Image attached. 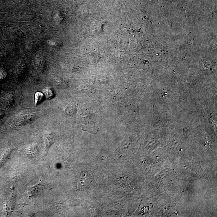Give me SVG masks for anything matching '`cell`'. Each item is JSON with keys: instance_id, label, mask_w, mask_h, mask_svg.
Wrapping results in <instances>:
<instances>
[{"instance_id": "1", "label": "cell", "mask_w": 217, "mask_h": 217, "mask_svg": "<svg viewBox=\"0 0 217 217\" xmlns=\"http://www.w3.org/2000/svg\"><path fill=\"white\" fill-rule=\"evenodd\" d=\"M82 130L96 134L99 131L96 126L95 118L93 115H90L84 118L82 125Z\"/></svg>"}, {"instance_id": "2", "label": "cell", "mask_w": 217, "mask_h": 217, "mask_svg": "<svg viewBox=\"0 0 217 217\" xmlns=\"http://www.w3.org/2000/svg\"><path fill=\"white\" fill-rule=\"evenodd\" d=\"M1 102L4 106L7 107H10L13 104V95L10 93L4 94L2 97Z\"/></svg>"}, {"instance_id": "3", "label": "cell", "mask_w": 217, "mask_h": 217, "mask_svg": "<svg viewBox=\"0 0 217 217\" xmlns=\"http://www.w3.org/2000/svg\"><path fill=\"white\" fill-rule=\"evenodd\" d=\"M34 116L32 115H25L18 118V123L25 124L30 122L34 119Z\"/></svg>"}, {"instance_id": "4", "label": "cell", "mask_w": 217, "mask_h": 217, "mask_svg": "<svg viewBox=\"0 0 217 217\" xmlns=\"http://www.w3.org/2000/svg\"><path fill=\"white\" fill-rule=\"evenodd\" d=\"M45 143L46 148H49L54 141V136L50 133L46 132L44 135Z\"/></svg>"}, {"instance_id": "5", "label": "cell", "mask_w": 217, "mask_h": 217, "mask_svg": "<svg viewBox=\"0 0 217 217\" xmlns=\"http://www.w3.org/2000/svg\"><path fill=\"white\" fill-rule=\"evenodd\" d=\"M45 96L43 92H37L34 95V102L35 105L40 104L45 99Z\"/></svg>"}, {"instance_id": "6", "label": "cell", "mask_w": 217, "mask_h": 217, "mask_svg": "<svg viewBox=\"0 0 217 217\" xmlns=\"http://www.w3.org/2000/svg\"><path fill=\"white\" fill-rule=\"evenodd\" d=\"M43 93L45 98L47 99H51L54 96L53 90L50 88H46L43 89Z\"/></svg>"}, {"instance_id": "7", "label": "cell", "mask_w": 217, "mask_h": 217, "mask_svg": "<svg viewBox=\"0 0 217 217\" xmlns=\"http://www.w3.org/2000/svg\"><path fill=\"white\" fill-rule=\"evenodd\" d=\"M35 65L38 71H43L45 65L44 59L42 58H38L35 62Z\"/></svg>"}, {"instance_id": "8", "label": "cell", "mask_w": 217, "mask_h": 217, "mask_svg": "<svg viewBox=\"0 0 217 217\" xmlns=\"http://www.w3.org/2000/svg\"><path fill=\"white\" fill-rule=\"evenodd\" d=\"M7 73L4 70H0V82L4 80L6 77Z\"/></svg>"}, {"instance_id": "9", "label": "cell", "mask_w": 217, "mask_h": 217, "mask_svg": "<svg viewBox=\"0 0 217 217\" xmlns=\"http://www.w3.org/2000/svg\"><path fill=\"white\" fill-rule=\"evenodd\" d=\"M4 114L3 111L0 109V119H1L4 116Z\"/></svg>"}, {"instance_id": "10", "label": "cell", "mask_w": 217, "mask_h": 217, "mask_svg": "<svg viewBox=\"0 0 217 217\" xmlns=\"http://www.w3.org/2000/svg\"><path fill=\"white\" fill-rule=\"evenodd\" d=\"M2 55H3V52H2L1 50H0V57H1L2 56Z\"/></svg>"}, {"instance_id": "11", "label": "cell", "mask_w": 217, "mask_h": 217, "mask_svg": "<svg viewBox=\"0 0 217 217\" xmlns=\"http://www.w3.org/2000/svg\"><path fill=\"white\" fill-rule=\"evenodd\" d=\"M0 89H1V85H0Z\"/></svg>"}]
</instances>
